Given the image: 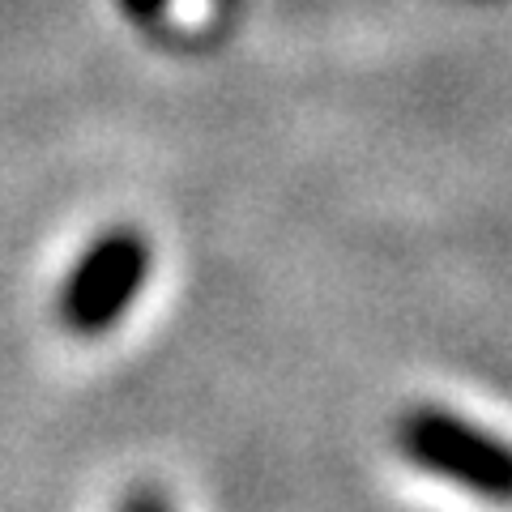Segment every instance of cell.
I'll list each match as a JSON object with an SVG mask.
<instances>
[{"label": "cell", "instance_id": "obj_1", "mask_svg": "<svg viewBox=\"0 0 512 512\" xmlns=\"http://www.w3.org/2000/svg\"><path fill=\"white\" fill-rule=\"evenodd\" d=\"M397 448L440 483L491 504H512V444L440 406H423L397 427Z\"/></svg>", "mask_w": 512, "mask_h": 512}, {"label": "cell", "instance_id": "obj_2", "mask_svg": "<svg viewBox=\"0 0 512 512\" xmlns=\"http://www.w3.org/2000/svg\"><path fill=\"white\" fill-rule=\"evenodd\" d=\"M150 278V244L137 231H107L73 265L60 291V320L73 333H103L128 312Z\"/></svg>", "mask_w": 512, "mask_h": 512}, {"label": "cell", "instance_id": "obj_3", "mask_svg": "<svg viewBox=\"0 0 512 512\" xmlns=\"http://www.w3.org/2000/svg\"><path fill=\"white\" fill-rule=\"evenodd\" d=\"M120 512H171V504L158 491H137V495H128Z\"/></svg>", "mask_w": 512, "mask_h": 512}]
</instances>
